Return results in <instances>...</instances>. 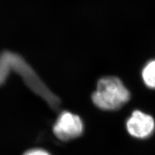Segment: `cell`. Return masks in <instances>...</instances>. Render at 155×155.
<instances>
[{"label": "cell", "mask_w": 155, "mask_h": 155, "mask_svg": "<svg viewBox=\"0 0 155 155\" xmlns=\"http://www.w3.org/2000/svg\"><path fill=\"white\" fill-rule=\"evenodd\" d=\"M144 83L150 88H155V60L149 61L142 71Z\"/></svg>", "instance_id": "cell-5"}, {"label": "cell", "mask_w": 155, "mask_h": 155, "mask_svg": "<svg viewBox=\"0 0 155 155\" xmlns=\"http://www.w3.org/2000/svg\"><path fill=\"white\" fill-rule=\"evenodd\" d=\"M130 99V93L117 77L106 76L99 80L92 95L94 105L102 110L118 109Z\"/></svg>", "instance_id": "cell-2"}, {"label": "cell", "mask_w": 155, "mask_h": 155, "mask_svg": "<svg viewBox=\"0 0 155 155\" xmlns=\"http://www.w3.org/2000/svg\"><path fill=\"white\" fill-rule=\"evenodd\" d=\"M23 155H51L46 150L41 148L31 149L27 151Z\"/></svg>", "instance_id": "cell-6"}, {"label": "cell", "mask_w": 155, "mask_h": 155, "mask_svg": "<svg viewBox=\"0 0 155 155\" xmlns=\"http://www.w3.org/2000/svg\"><path fill=\"white\" fill-rule=\"evenodd\" d=\"M52 130L57 138L61 141H69L82 134L84 124L79 116L64 111L58 116Z\"/></svg>", "instance_id": "cell-3"}, {"label": "cell", "mask_w": 155, "mask_h": 155, "mask_svg": "<svg viewBox=\"0 0 155 155\" xmlns=\"http://www.w3.org/2000/svg\"><path fill=\"white\" fill-rule=\"evenodd\" d=\"M11 71L20 76L27 87L41 97L51 107L58 108L60 99L48 88L25 59L14 52L3 51L0 54V87L5 83Z\"/></svg>", "instance_id": "cell-1"}, {"label": "cell", "mask_w": 155, "mask_h": 155, "mask_svg": "<svg viewBox=\"0 0 155 155\" xmlns=\"http://www.w3.org/2000/svg\"><path fill=\"white\" fill-rule=\"evenodd\" d=\"M126 127L132 137L143 139L152 134L154 130L155 122L151 116L137 110L127 120Z\"/></svg>", "instance_id": "cell-4"}]
</instances>
